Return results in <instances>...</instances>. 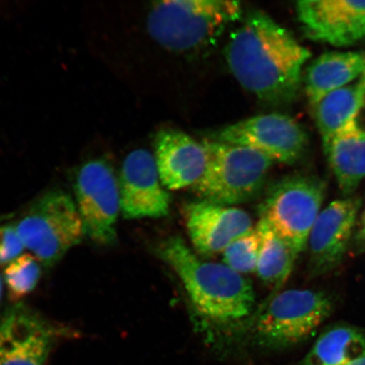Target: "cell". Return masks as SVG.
I'll list each match as a JSON object with an SVG mask.
<instances>
[{"instance_id":"obj_1","label":"cell","mask_w":365,"mask_h":365,"mask_svg":"<svg viewBox=\"0 0 365 365\" xmlns=\"http://www.w3.org/2000/svg\"><path fill=\"white\" fill-rule=\"evenodd\" d=\"M225 56L242 88L264 103L279 105L298 95L310 52L267 14L255 11L232 34Z\"/></svg>"},{"instance_id":"obj_2","label":"cell","mask_w":365,"mask_h":365,"mask_svg":"<svg viewBox=\"0 0 365 365\" xmlns=\"http://www.w3.org/2000/svg\"><path fill=\"white\" fill-rule=\"evenodd\" d=\"M155 250L177 274L195 308L209 321L232 323L252 312L253 286L241 274L225 264L200 259L180 236L168 237Z\"/></svg>"},{"instance_id":"obj_3","label":"cell","mask_w":365,"mask_h":365,"mask_svg":"<svg viewBox=\"0 0 365 365\" xmlns=\"http://www.w3.org/2000/svg\"><path fill=\"white\" fill-rule=\"evenodd\" d=\"M243 13L230 0H167L153 4L148 29L158 43L171 51L186 52L215 42Z\"/></svg>"},{"instance_id":"obj_4","label":"cell","mask_w":365,"mask_h":365,"mask_svg":"<svg viewBox=\"0 0 365 365\" xmlns=\"http://www.w3.org/2000/svg\"><path fill=\"white\" fill-rule=\"evenodd\" d=\"M207 163L203 175L191 187L202 200L230 205L248 202L262 188L275 163L257 150L205 140Z\"/></svg>"},{"instance_id":"obj_5","label":"cell","mask_w":365,"mask_h":365,"mask_svg":"<svg viewBox=\"0 0 365 365\" xmlns=\"http://www.w3.org/2000/svg\"><path fill=\"white\" fill-rule=\"evenodd\" d=\"M15 227L25 248L46 268L61 262L86 236L75 200L62 190L41 196Z\"/></svg>"},{"instance_id":"obj_6","label":"cell","mask_w":365,"mask_h":365,"mask_svg":"<svg viewBox=\"0 0 365 365\" xmlns=\"http://www.w3.org/2000/svg\"><path fill=\"white\" fill-rule=\"evenodd\" d=\"M334 301L326 292L289 289L274 296L259 313L254 329L257 345L284 349L309 339L331 316Z\"/></svg>"},{"instance_id":"obj_7","label":"cell","mask_w":365,"mask_h":365,"mask_svg":"<svg viewBox=\"0 0 365 365\" xmlns=\"http://www.w3.org/2000/svg\"><path fill=\"white\" fill-rule=\"evenodd\" d=\"M326 190V182L317 177L282 178L268 190L259 207L261 219L299 255L307 248Z\"/></svg>"},{"instance_id":"obj_8","label":"cell","mask_w":365,"mask_h":365,"mask_svg":"<svg viewBox=\"0 0 365 365\" xmlns=\"http://www.w3.org/2000/svg\"><path fill=\"white\" fill-rule=\"evenodd\" d=\"M74 189L85 235L99 245L115 244L121 204L112 167L100 159L85 163L77 173Z\"/></svg>"},{"instance_id":"obj_9","label":"cell","mask_w":365,"mask_h":365,"mask_svg":"<svg viewBox=\"0 0 365 365\" xmlns=\"http://www.w3.org/2000/svg\"><path fill=\"white\" fill-rule=\"evenodd\" d=\"M211 140L241 145L267 155L274 162L294 164L304 156L308 135L293 118L263 114L222 128Z\"/></svg>"},{"instance_id":"obj_10","label":"cell","mask_w":365,"mask_h":365,"mask_svg":"<svg viewBox=\"0 0 365 365\" xmlns=\"http://www.w3.org/2000/svg\"><path fill=\"white\" fill-rule=\"evenodd\" d=\"M62 331L18 302L0 319V365H45Z\"/></svg>"},{"instance_id":"obj_11","label":"cell","mask_w":365,"mask_h":365,"mask_svg":"<svg viewBox=\"0 0 365 365\" xmlns=\"http://www.w3.org/2000/svg\"><path fill=\"white\" fill-rule=\"evenodd\" d=\"M296 10L304 34L316 42L341 48L365 41V0H304Z\"/></svg>"},{"instance_id":"obj_12","label":"cell","mask_w":365,"mask_h":365,"mask_svg":"<svg viewBox=\"0 0 365 365\" xmlns=\"http://www.w3.org/2000/svg\"><path fill=\"white\" fill-rule=\"evenodd\" d=\"M361 200H334L319 212L309 237V273L312 277L334 271L344 261Z\"/></svg>"},{"instance_id":"obj_13","label":"cell","mask_w":365,"mask_h":365,"mask_svg":"<svg viewBox=\"0 0 365 365\" xmlns=\"http://www.w3.org/2000/svg\"><path fill=\"white\" fill-rule=\"evenodd\" d=\"M118 180L125 218H158L170 212V195L160 180L153 155L148 150L137 149L128 154Z\"/></svg>"},{"instance_id":"obj_14","label":"cell","mask_w":365,"mask_h":365,"mask_svg":"<svg viewBox=\"0 0 365 365\" xmlns=\"http://www.w3.org/2000/svg\"><path fill=\"white\" fill-rule=\"evenodd\" d=\"M187 230L194 248L205 257L222 253L228 245L254 230L247 212L200 200L185 205Z\"/></svg>"},{"instance_id":"obj_15","label":"cell","mask_w":365,"mask_h":365,"mask_svg":"<svg viewBox=\"0 0 365 365\" xmlns=\"http://www.w3.org/2000/svg\"><path fill=\"white\" fill-rule=\"evenodd\" d=\"M154 149L160 180L166 190L192 187L203 175L207 163V150L203 143L185 132L171 128L159 130Z\"/></svg>"},{"instance_id":"obj_16","label":"cell","mask_w":365,"mask_h":365,"mask_svg":"<svg viewBox=\"0 0 365 365\" xmlns=\"http://www.w3.org/2000/svg\"><path fill=\"white\" fill-rule=\"evenodd\" d=\"M365 71V52L331 51L310 63L305 74V93L314 108L328 94L351 83Z\"/></svg>"},{"instance_id":"obj_17","label":"cell","mask_w":365,"mask_h":365,"mask_svg":"<svg viewBox=\"0 0 365 365\" xmlns=\"http://www.w3.org/2000/svg\"><path fill=\"white\" fill-rule=\"evenodd\" d=\"M324 152L341 192L350 197L365 178V127L358 120L350 123Z\"/></svg>"},{"instance_id":"obj_18","label":"cell","mask_w":365,"mask_h":365,"mask_svg":"<svg viewBox=\"0 0 365 365\" xmlns=\"http://www.w3.org/2000/svg\"><path fill=\"white\" fill-rule=\"evenodd\" d=\"M365 106V71L351 83L326 96L313 108L323 148L350 123L358 120Z\"/></svg>"},{"instance_id":"obj_19","label":"cell","mask_w":365,"mask_h":365,"mask_svg":"<svg viewBox=\"0 0 365 365\" xmlns=\"http://www.w3.org/2000/svg\"><path fill=\"white\" fill-rule=\"evenodd\" d=\"M365 357V330L346 323L328 327L301 365H349Z\"/></svg>"},{"instance_id":"obj_20","label":"cell","mask_w":365,"mask_h":365,"mask_svg":"<svg viewBox=\"0 0 365 365\" xmlns=\"http://www.w3.org/2000/svg\"><path fill=\"white\" fill-rule=\"evenodd\" d=\"M255 228L259 237L257 272L264 282L278 290L290 276L299 255L263 219Z\"/></svg>"},{"instance_id":"obj_21","label":"cell","mask_w":365,"mask_h":365,"mask_svg":"<svg viewBox=\"0 0 365 365\" xmlns=\"http://www.w3.org/2000/svg\"><path fill=\"white\" fill-rule=\"evenodd\" d=\"M42 268L34 255L22 254L4 269V279L14 302L29 295L40 280Z\"/></svg>"},{"instance_id":"obj_22","label":"cell","mask_w":365,"mask_h":365,"mask_svg":"<svg viewBox=\"0 0 365 365\" xmlns=\"http://www.w3.org/2000/svg\"><path fill=\"white\" fill-rule=\"evenodd\" d=\"M259 237L257 228L237 239L222 252V262L240 274L257 272Z\"/></svg>"},{"instance_id":"obj_23","label":"cell","mask_w":365,"mask_h":365,"mask_svg":"<svg viewBox=\"0 0 365 365\" xmlns=\"http://www.w3.org/2000/svg\"><path fill=\"white\" fill-rule=\"evenodd\" d=\"M25 246L15 225L0 226V264H7L19 257Z\"/></svg>"},{"instance_id":"obj_24","label":"cell","mask_w":365,"mask_h":365,"mask_svg":"<svg viewBox=\"0 0 365 365\" xmlns=\"http://www.w3.org/2000/svg\"><path fill=\"white\" fill-rule=\"evenodd\" d=\"M349 365H365V357L363 359H360L357 360V361L350 364Z\"/></svg>"},{"instance_id":"obj_25","label":"cell","mask_w":365,"mask_h":365,"mask_svg":"<svg viewBox=\"0 0 365 365\" xmlns=\"http://www.w3.org/2000/svg\"><path fill=\"white\" fill-rule=\"evenodd\" d=\"M2 293V278L1 276H0V297H1ZM1 299V298H0Z\"/></svg>"},{"instance_id":"obj_26","label":"cell","mask_w":365,"mask_h":365,"mask_svg":"<svg viewBox=\"0 0 365 365\" xmlns=\"http://www.w3.org/2000/svg\"><path fill=\"white\" fill-rule=\"evenodd\" d=\"M2 219H3V218H0V221H1V220H2Z\"/></svg>"},{"instance_id":"obj_27","label":"cell","mask_w":365,"mask_h":365,"mask_svg":"<svg viewBox=\"0 0 365 365\" xmlns=\"http://www.w3.org/2000/svg\"><path fill=\"white\" fill-rule=\"evenodd\" d=\"M364 232H365V227H364Z\"/></svg>"}]
</instances>
